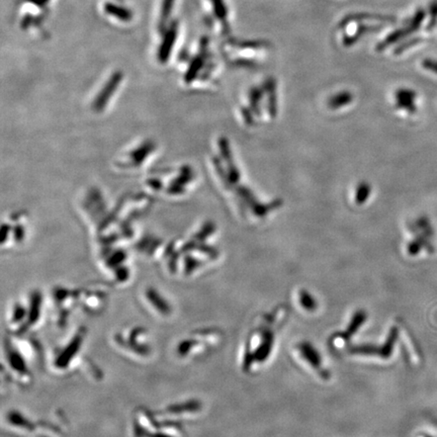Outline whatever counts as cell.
Returning <instances> with one entry per match:
<instances>
[{
	"instance_id": "cell-1",
	"label": "cell",
	"mask_w": 437,
	"mask_h": 437,
	"mask_svg": "<svg viewBox=\"0 0 437 437\" xmlns=\"http://www.w3.org/2000/svg\"><path fill=\"white\" fill-rule=\"evenodd\" d=\"M56 0H18L16 20L23 31L35 36L46 32V23Z\"/></svg>"
},
{
	"instance_id": "cell-2",
	"label": "cell",
	"mask_w": 437,
	"mask_h": 437,
	"mask_svg": "<svg viewBox=\"0 0 437 437\" xmlns=\"http://www.w3.org/2000/svg\"><path fill=\"white\" fill-rule=\"evenodd\" d=\"M99 13L109 24L128 27L136 22V13L125 0H101Z\"/></svg>"
},
{
	"instance_id": "cell-3",
	"label": "cell",
	"mask_w": 437,
	"mask_h": 437,
	"mask_svg": "<svg viewBox=\"0 0 437 437\" xmlns=\"http://www.w3.org/2000/svg\"><path fill=\"white\" fill-rule=\"evenodd\" d=\"M181 25L180 20L176 18L169 23L161 31L156 32L157 45L156 58L158 61L165 63L168 61L178 47L180 39Z\"/></svg>"
},
{
	"instance_id": "cell-4",
	"label": "cell",
	"mask_w": 437,
	"mask_h": 437,
	"mask_svg": "<svg viewBox=\"0 0 437 437\" xmlns=\"http://www.w3.org/2000/svg\"><path fill=\"white\" fill-rule=\"evenodd\" d=\"M204 8L211 27L221 35L227 34L229 30V11L226 0H204Z\"/></svg>"
},
{
	"instance_id": "cell-5",
	"label": "cell",
	"mask_w": 437,
	"mask_h": 437,
	"mask_svg": "<svg viewBox=\"0 0 437 437\" xmlns=\"http://www.w3.org/2000/svg\"><path fill=\"white\" fill-rule=\"evenodd\" d=\"M178 0H158L156 13H155V32L161 31L169 23L176 20Z\"/></svg>"
},
{
	"instance_id": "cell-6",
	"label": "cell",
	"mask_w": 437,
	"mask_h": 437,
	"mask_svg": "<svg viewBox=\"0 0 437 437\" xmlns=\"http://www.w3.org/2000/svg\"><path fill=\"white\" fill-rule=\"evenodd\" d=\"M353 101V95L352 92H339L332 97L331 99L328 101V106L331 109H337L343 108L346 104H350Z\"/></svg>"
},
{
	"instance_id": "cell-7",
	"label": "cell",
	"mask_w": 437,
	"mask_h": 437,
	"mask_svg": "<svg viewBox=\"0 0 437 437\" xmlns=\"http://www.w3.org/2000/svg\"><path fill=\"white\" fill-rule=\"evenodd\" d=\"M371 187L367 183H359L357 187V195H355V202L357 204H362L366 203L367 199H369V195H371Z\"/></svg>"
},
{
	"instance_id": "cell-8",
	"label": "cell",
	"mask_w": 437,
	"mask_h": 437,
	"mask_svg": "<svg viewBox=\"0 0 437 437\" xmlns=\"http://www.w3.org/2000/svg\"><path fill=\"white\" fill-rule=\"evenodd\" d=\"M262 99V90L260 88H252L250 94V99L251 104V111L257 116L260 115L259 101Z\"/></svg>"
},
{
	"instance_id": "cell-9",
	"label": "cell",
	"mask_w": 437,
	"mask_h": 437,
	"mask_svg": "<svg viewBox=\"0 0 437 437\" xmlns=\"http://www.w3.org/2000/svg\"><path fill=\"white\" fill-rule=\"evenodd\" d=\"M269 111L271 118L276 117V113H278V102H276V92L271 94V97H269Z\"/></svg>"
},
{
	"instance_id": "cell-10",
	"label": "cell",
	"mask_w": 437,
	"mask_h": 437,
	"mask_svg": "<svg viewBox=\"0 0 437 437\" xmlns=\"http://www.w3.org/2000/svg\"><path fill=\"white\" fill-rule=\"evenodd\" d=\"M242 116L244 117V120H245L246 124L248 125H254V118H253V111H250L248 109H242Z\"/></svg>"
}]
</instances>
